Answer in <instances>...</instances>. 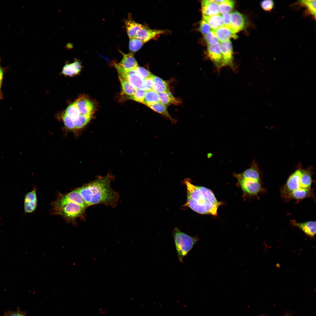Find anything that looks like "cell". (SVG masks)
Listing matches in <instances>:
<instances>
[{
	"mask_svg": "<svg viewBox=\"0 0 316 316\" xmlns=\"http://www.w3.org/2000/svg\"><path fill=\"white\" fill-rule=\"evenodd\" d=\"M113 178L110 175L99 177L76 190L84 198L87 207L102 204L114 207L117 204L119 195L111 187Z\"/></svg>",
	"mask_w": 316,
	"mask_h": 316,
	"instance_id": "cell-1",
	"label": "cell"
},
{
	"mask_svg": "<svg viewBox=\"0 0 316 316\" xmlns=\"http://www.w3.org/2000/svg\"><path fill=\"white\" fill-rule=\"evenodd\" d=\"M187 188V198L186 205L199 214L217 215L219 206L222 204L209 189L192 184L189 179L184 180Z\"/></svg>",
	"mask_w": 316,
	"mask_h": 316,
	"instance_id": "cell-2",
	"label": "cell"
},
{
	"mask_svg": "<svg viewBox=\"0 0 316 316\" xmlns=\"http://www.w3.org/2000/svg\"><path fill=\"white\" fill-rule=\"evenodd\" d=\"M52 204V213L61 215L66 220L73 221L77 218L84 217L85 209L78 204L66 200L61 194Z\"/></svg>",
	"mask_w": 316,
	"mask_h": 316,
	"instance_id": "cell-3",
	"label": "cell"
},
{
	"mask_svg": "<svg viewBox=\"0 0 316 316\" xmlns=\"http://www.w3.org/2000/svg\"><path fill=\"white\" fill-rule=\"evenodd\" d=\"M173 236L178 260L182 262L183 258L192 249L199 238L186 234L177 228L174 230Z\"/></svg>",
	"mask_w": 316,
	"mask_h": 316,
	"instance_id": "cell-4",
	"label": "cell"
},
{
	"mask_svg": "<svg viewBox=\"0 0 316 316\" xmlns=\"http://www.w3.org/2000/svg\"><path fill=\"white\" fill-rule=\"evenodd\" d=\"M234 176L237 178L239 185L245 195L255 196L264 190L260 181L245 178L241 177L238 174H235Z\"/></svg>",
	"mask_w": 316,
	"mask_h": 316,
	"instance_id": "cell-5",
	"label": "cell"
},
{
	"mask_svg": "<svg viewBox=\"0 0 316 316\" xmlns=\"http://www.w3.org/2000/svg\"><path fill=\"white\" fill-rule=\"evenodd\" d=\"M302 170H296L288 177L286 183L281 188V194L285 200L292 193L300 188V181Z\"/></svg>",
	"mask_w": 316,
	"mask_h": 316,
	"instance_id": "cell-6",
	"label": "cell"
},
{
	"mask_svg": "<svg viewBox=\"0 0 316 316\" xmlns=\"http://www.w3.org/2000/svg\"><path fill=\"white\" fill-rule=\"evenodd\" d=\"M115 68L119 78L127 81L136 89H144V79L137 73L135 68L126 71L118 67Z\"/></svg>",
	"mask_w": 316,
	"mask_h": 316,
	"instance_id": "cell-7",
	"label": "cell"
},
{
	"mask_svg": "<svg viewBox=\"0 0 316 316\" xmlns=\"http://www.w3.org/2000/svg\"><path fill=\"white\" fill-rule=\"evenodd\" d=\"M81 115L93 114L94 110L93 103L84 96L80 97L74 102Z\"/></svg>",
	"mask_w": 316,
	"mask_h": 316,
	"instance_id": "cell-8",
	"label": "cell"
},
{
	"mask_svg": "<svg viewBox=\"0 0 316 316\" xmlns=\"http://www.w3.org/2000/svg\"><path fill=\"white\" fill-rule=\"evenodd\" d=\"M208 56L217 69L224 66L219 44L215 45H208L207 47Z\"/></svg>",
	"mask_w": 316,
	"mask_h": 316,
	"instance_id": "cell-9",
	"label": "cell"
},
{
	"mask_svg": "<svg viewBox=\"0 0 316 316\" xmlns=\"http://www.w3.org/2000/svg\"><path fill=\"white\" fill-rule=\"evenodd\" d=\"M163 32V30L151 29L143 25L137 31L135 38L144 43Z\"/></svg>",
	"mask_w": 316,
	"mask_h": 316,
	"instance_id": "cell-10",
	"label": "cell"
},
{
	"mask_svg": "<svg viewBox=\"0 0 316 316\" xmlns=\"http://www.w3.org/2000/svg\"><path fill=\"white\" fill-rule=\"evenodd\" d=\"M224 66H232L233 61V47L230 41L228 40L219 44Z\"/></svg>",
	"mask_w": 316,
	"mask_h": 316,
	"instance_id": "cell-11",
	"label": "cell"
},
{
	"mask_svg": "<svg viewBox=\"0 0 316 316\" xmlns=\"http://www.w3.org/2000/svg\"><path fill=\"white\" fill-rule=\"evenodd\" d=\"M212 31L217 37L220 42H223L228 40L233 37H237L236 32L231 27L222 26L219 28Z\"/></svg>",
	"mask_w": 316,
	"mask_h": 316,
	"instance_id": "cell-12",
	"label": "cell"
},
{
	"mask_svg": "<svg viewBox=\"0 0 316 316\" xmlns=\"http://www.w3.org/2000/svg\"><path fill=\"white\" fill-rule=\"evenodd\" d=\"M120 52L123 55V59L119 63H115V66L127 71L134 69L138 66V63L133 54L130 53L125 54L120 51Z\"/></svg>",
	"mask_w": 316,
	"mask_h": 316,
	"instance_id": "cell-13",
	"label": "cell"
},
{
	"mask_svg": "<svg viewBox=\"0 0 316 316\" xmlns=\"http://www.w3.org/2000/svg\"><path fill=\"white\" fill-rule=\"evenodd\" d=\"M246 25L245 17L241 13L236 11L230 13V25L236 33L244 29Z\"/></svg>",
	"mask_w": 316,
	"mask_h": 316,
	"instance_id": "cell-14",
	"label": "cell"
},
{
	"mask_svg": "<svg viewBox=\"0 0 316 316\" xmlns=\"http://www.w3.org/2000/svg\"><path fill=\"white\" fill-rule=\"evenodd\" d=\"M291 224L301 230L305 234L311 237H314L316 234V221H308L299 223L294 220H291Z\"/></svg>",
	"mask_w": 316,
	"mask_h": 316,
	"instance_id": "cell-15",
	"label": "cell"
},
{
	"mask_svg": "<svg viewBox=\"0 0 316 316\" xmlns=\"http://www.w3.org/2000/svg\"><path fill=\"white\" fill-rule=\"evenodd\" d=\"M201 4L203 16H209L219 14V4L214 0H203L202 1Z\"/></svg>",
	"mask_w": 316,
	"mask_h": 316,
	"instance_id": "cell-16",
	"label": "cell"
},
{
	"mask_svg": "<svg viewBox=\"0 0 316 316\" xmlns=\"http://www.w3.org/2000/svg\"><path fill=\"white\" fill-rule=\"evenodd\" d=\"M36 190L34 189L25 195L24 201V208L26 213L32 212L36 208L37 198Z\"/></svg>",
	"mask_w": 316,
	"mask_h": 316,
	"instance_id": "cell-17",
	"label": "cell"
},
{
	"mask_svg": "<svg viewBox=\"0 0 316 316\" xmlns=\"http://www.w3.org/2000/svg\"><path fill=\"white\" fill-rule=\"evenodd\" d=\"M314 195L313 192L311 188H300L291 193L285 200L287 201L291 199L300 200L306 198L313 197Z\"/></svg>",
	"mask_w": 316,
	"mask_h": 316,
	"instance_id": "cell-18",
	"label": "cell"
},
{
	"mask_svg": "<svg viewBox=\"0 0 316 316\" xmlns=\"http://www.w3.org/2000/svg\"><path fill=\"white\" fill-rule=\"evenodd\" d=\"M61 195L66 200L78 204L85 209L88 207L84 198L76 189L67 194Z\"/></svg>",
	"mask_w": 316,
	"mask_h": 316,
	"instance_id": "cell-19",
	"label": "cell"
},
{
	"mask_svg": "<svg viewBox=\"0 0 316 316\" xmlns=\"http://www.w3.org/2000/svg\"><path fill=\"white\" fill-rule=\"evenodd\" d=\"M81 68L80 62L77 60L73 63L65 64L63 68L61 73L65 75L73 76L79 73Z\"/></svg>",
	"mask_w": 316,
	"mask_h": 316,
	"instance_id": "cell-20",
	"label": "cell"
},
{
	"mask_svg": "<svg viewBox=\"0 0 316 316\" xmlns=\"http://www.w3.org/2000/svg\"><path fill=\"white\" fill-rule=\"evenodd\" d=\"M153 90L158 94L169 92V85L166 81L160 77L153 75Z\"/></svg>",
	"mask_w": 316,
	"mask_h": 316,
	"instance_id": "cell-21",
	"label": "cell"
},
{
	"mask_svg": "<svg viewBox=\"0 0 316 316\" xmlns=\"http://www.w3.org/2000/svg\"><path fill=\"white\" fill-rule=\"evenodd\" d=\"M238 174L241 177L245 178L260 181V172L257 165L255 163L253 164L250 168L246 169L241 173Z\"/></svg>",
	"mask_w": 316,
	"mask_h": 316,
	"instance_id": "cell-22",
	"label": "cell"
},
{
	"mask_svg": "<svg viewBox=\"0 0 316 316\" xmlns=\"http://www.w3.org/2000/svg\"><path fill=\"white\" fill-rule=\"evenodd\" d=\"M296 5L305 7L306 13L311 15L314 19L316 18V0H304L298 1L295 4Z\"/></svg>",
	"mask_w": 316,
	"mask_h": 316,
	"instance_id": "cell-23",
	"label": "cell"
},
{
	"mask_svg": "<svg viewBox=\"0 0 316 316\" xmlns=\"http://www.w3.org/2000/svg\"><path fill=\"white\" fill-rule=\"evenodd\" d=\"M155 112L159 113L168 118L172 123H175L176 120L173 118L168 112L166 107L160 102L147 106Z\"/></svg>",
	"mask_w": 316,
	"mask_h": 316,
	"instance_id": "cell-24",
	"label": "cell"
},
{
	"mask_svg": "<svg viewBox=\"0 0 316 316\" xmlns=\"http://www.w3.org/2000/svg\"><path fill=\"white\" fill-rule=\"evenodd\" d=\"M125 25L130 40L135 38L137 31L143 26L130 18H128L126 21Z\"/></svg>",
	"mask_w": 316,
	"mask_h": 316,
	"instance_id": "cell-25",
	"label": "cell"
},
{
	"mask_svg": "<svg viewBox=\"0 0 316 316\" xmlns=\"http://www.w3.org/2000/svg\"><path fill=\"white\" fill-rule=\"evenodd\" d=\"M209 25L212 30L216 29L223 25L222 17L219 14L203 16V18Z\"/></svg>",
	"mask_w": 316,
	"mask_h": 316,
	"instance_id": "cell-26",
	"label": "cell"
},
{
	"mask_svg": "<svg viewBox=\"0 0 316 316\" xmlns=\"http://www.w3.org/2000/svg\"><path fill=\"white\" fill-rule=\"evenodd\" d=\"M160 102L166 107L171 104L178 105L180 104L181 101L176 98L169 92H165L159 94Z\"/></svg>",
	"mask_w": 316,
	"mask_h": 316,
	"instance_id": "cell-27",
	"label": "cell"
},
{
	"mask_svg": "<svg viewBox=\"0 0 316 316\" xmlns=\"http://www.w3.org/2000/svg\"><path fill=\"white\" fill-rule=\"evenodd\" d=\"M160 102L159 94L153 90L146 91L143 104L147 106Z\"/></svg>",
	"mask_w": 316,
	"mask_h": 316,
	"instance_id": "cell-28",
	"label": "cell"
},
{
	"mask_svg": "<svg viewBox=\"0 0 316 316\" xmlns=\"http://www.w3.org/2000/svg\"><path fill=\"white\" fill-rule=\"evenodd\" d=\"M119 79L121 87L122 94L129 99L133 95L136 89L127 81L119 78Z\"/></svg>",
	"mask_w": 316,
	"mask_h": 316,
	"instance_id": "cell-29",
	"label": "cell"
},
{
	"mask_svg": "<svg viewBox=\"0 0 316 316\" xmlns=\"http://www.w3.org/2000/svg\"><path fill=\"white\" fill-rule=\"evenodd\" d=\"M312 181L311 173L308 170H302V173L300 181V188H311Z\"/></svg>",
	"mask_w": 316,
	"mask_h": 316,
	"instance_id": "cell-30",
	"label": "cell"
},
{
	"mask_svg": "<svg viewBox=\"0 0 316 316\" xmlns=\"http://www.w3.org/2000/svg\"><path fill=\"white\" fill-rule=\"evenodd\" d=\"M234 1L233 0H224L223 2L219 4V13L222 14L224 13L231 12L234 7Z\"/></svg>",
	"mask_w": 316,
	"mask_h": 316,
	"instance_id": "cell-31",
	"label": "cell"
},
{
	"mask_svg": "<svg viewBox=\"0 0 316 316\" xmlns=\"http://www.w3.org/2000/svg\"><path fill=\"white\" fill-rule=\"evenodd\" d=\"M143 44L144 43L136 38L130 39L129 45L130 53L133 54L138 51L141 48Z\"/></svg>",
	"mask_w": 316,
	"mask_h": 316,
	"instance_id": "cell-32",
	"label": "cell"
},
{
	"mask_svg": "<svg viewBox=\"0 0 316 316\" xmlns=\"http://www.w3.org/2000/svg\"><path fill=\"white\" fill-rule=\"evenodd\" d=\"M204 39L208 45L218 44L220 42L212 30L204 35Z\"/></svg>",
	"mask_w": 316,
	"mask_h": 316,
	"instance_id": "cell-33",
	"label": "cell"
},
{
	"mask_svg": "<svg viewBox=\"0 0 316 316\" xmlns=\"http://www.w3.org/2000/svg\"><path fill=\"white\" fill-rule=\"evenodd\" d=\"M146 90L142 89H136L133 95L129 99H132L140 103H143Z\"/></svg>",
	"mask_w": 316,
	"mask_h": 316,
	"instance_id": "cell-34",
	"label": "cell"
},
{
	"mask_svg": "<svg viewBox=\"0 0 316 316\" xmlns=\"http://www.w3.org/2000/svg\"><path fill=\"white\" fill-rule=\"evenodd\" d=\"M260 5L263 10L266 11H270L274 6V1L272 0H265L261 1Z\"/></svg>",
	"mask_w": 316,
	"mask_h": 316,
	"instance_id": "cell-35",
	"label": "cell"
},
{
	"mask_svg": "<svg viewBox=\"0 0 316 316\" xmlns=\"http://www.w3.org/2000/svg\"><path fill=\"white\" fill-rule=\"evenodd\" d=\"M212 30L209 24L203 19L201 21L199 30L200 32L205 35Z\"/></svg>",
	"mask_w": 316,
	"mask_h": 316,
	"instance_id": "cell-36",
	"label": "cell"
},
{
	"mask_svg": "<svg viewBox=\"0 0 316 316\" xmlns=\"http://www.w3.org/2000/svg\"><path fill=\"white\" fill-rule=\"evenodd\" d=\"M137 73L144 79L152 77V74L149 71L140 66H137L135 68Z\"/></svg>",
	"mask_w": 316,
	"mask_h": 316,
	"instance_id": "cell-37",
	"label": "cell"
},
{
	"mask_svg": "<svg viewBox=\"0 0 316 316\" xmlns=\"http://www.w3.org/2000/svg\"><path fill=\"white\" fill-rule=\"evenodd\" d=\"M4 316H26L25 312L22 311L19 309H18L17 311H13L11 310L5 312Z\"/></svg>",
	"mask_w": 316,
	"mask_h": 316,
	"instance_id": "cell-38",
	"label": "cell"
},
{
	"mask_svg": "<svg viewBox=\"0 0 316 316\" xmlns=\"http://www.w3.org/2000/svg\"><path fill=\"white\" fill-rule=\"evenodd\" d=\"M144 89L146 91L153 90V82L152 77L144 79Z\"/></svg>",
	"mask_w": 316,
	"mask_h": 316,
	"instance_id": "cell-39",
	"label": "cell"
},
{
	"mask_svg": "<svg viewBox=\"0 0 316 316\" xmlns=\"http://www.w3.org/2000/svg\"><path fill=\"white\" fill-rule=\"evenodd\" d=\"M223 25L231 27L230 25V13H224L222 14Z\"/></svg>",
	"mask_w": 316,
	"mask_h": 316,
	"instance_id": "cell-40",
	"label": "cell"
},
{
	"mask_svg": "<svg viewBox=\"0 0 316 316\" xmlns=\"http://www.w3.org/2000/svg\"><path fill=\"white\" fill-rule=\"evenodd\" d=\"M1 59L0 58V84H1L3 78V71L1 65Z\"/></svg>",
	"mask_w": 316,
	"mask_h": 316,
	"instance_id": "cell-41",
	"label": "cell"
},
{
	"mask_svg": "<svg viewBox=\"0 0 316 316\" xmlns=\"http://www.w3.org/2000/svg\"><path fill=\"white\" fill-rule=\"evenodd\" d=\"M1 84H0V99H1L2 98V95L1 92Z\"/></svg>",
	"mask_w": 316,
	"mask_h": 316,
	"instance_id": "cell-42",
	"label": "cell"
}]
</instances>
